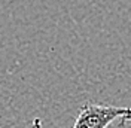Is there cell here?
<instances>
[{"label":"cell","instance_id":"6da1fadb","mask_svg":"<svg viewBox=\"0 0 131 128\" xmlns=\"http://www.w3.org/2000/svg\"><path fill=\"white\" fill-rule=\"evenodd\" d=\"M115 121H131V107L85 103L79 110L73 128H107Z\"/></svg>","mask_w":131,"mask_h":128},{"label":"cell","instance_id":"7a4b0ae2","mask_svg":"<svg viewBox=\"0 0 131 128\" xmlns=\"http://www.w3.org/2000/svg\"><path fill=\"white\" fill-rule=\"evenodd\" d=\"M30 128H42V119H40V118H36V119H33Z\"/></svg>","mask_w":131,"mask_h":128}]
</instances>
